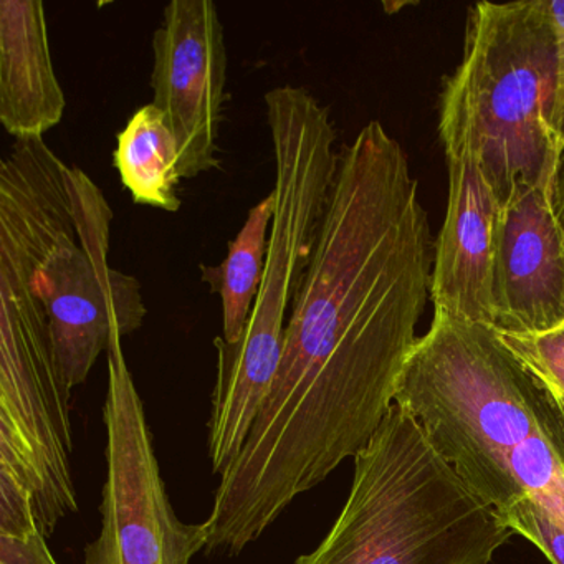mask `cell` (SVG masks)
<instances>
[{
	"instance_id": "obj_1",
	"label": "cell",
	"mask_w": 564,
	"mask_h": 564,
	"mask_svg": "<svg viewBox=\"0 0 564 564\" xmlns=\"http://www.w3.org/2000/svg\"><path fill=\"white\" fill-rule=\"evenodd\" d=\"M431 239L404 148L369 121L338 151L275 382L214 495L232 533L259 540L371 441L419 341Z\"/></svg>"
},
{
	"instance_id": "obj_2",
	"label": "cell",
	"mask_w": 564,
	"mask_h": 564,
	"mask_svg": "<svg viewBox=\"0 0 564 564\" xmlns=\"http://www.w3.org/2000/svg\"><path fill=\"white\" fill-rule=\"evenodd\" d=\"M394 404L500 517L531 500L564 530L563 421L497 329L434 312Z\"/></svg>"
},
{
	"instance_id": "obj_3",
	"label": "cell",
	"mask_w": 564,
	"mask_h": 564,
	"mask_svg": "<svg viewBox=\"0 0 564 564\" xmlns=\"http://www.w3.org/2000/svg\"><path fill=\"white\" fill-rule=\"evenodd\" d=\"M275 160V213L262 285L239 345L216 339L217 378L209 419V458L224 475L246 447L279 372L286 316L308 265L338 167L328 108L306 88L265 94Z\"/></svg>"
},
{
	"instance_id": "obj_4",
	"label": "cell",
	"mask_w": 564,
	"mask_h": 564,
	"mask_svg": "<svg viewBox=\"0 0 564 564\" xmlns=\"http://www.w3.org/2000/svg\"><path fill=\"white\" fill-rule=\"evenodd\" d=\"M513 534L394 404L355 455L332 530L293 564H490Z\"/></svg>"
},
{
	"instance_id": "obj_5",
	"label": "cell",
	"mask_w": 564,
	"mask_h": 564,
	"mask_svg": "<svg viewBox=\"0 0 564 564\" xmlns=\"http://www.w3.org/2000/svg\"><path fill=\"white\" fill-rule=\"evenodd\" d=\"M554 39L546 0L468 9L464 57L452 77L470 100L485 177L501 206L517 183L557 176L550 128Z\"/></svg>"
},
{
	"instance_id": "obj_6",
	"label": "cell",
	"mask_w": 564,
	"mask_h": 564,
	"mask_svg": "<svg viewBox=\"0 0 564 564\" xmlns=\"http://www.w3.org/2000/svg\"><path fill=\"white\" fill-rule=\"evenodd\" d=\"M72 389L55 358L44 300L32 290L0 296V468L34 495L39 528L54 536L77 513L72 475Z\"/></svg>"
},
{
	"instance_id": "obj_7",
	"label": "cell",
	"mask_w": 564,
	"mask_h": 564,
	"mask_svg": "<svg viewBox=\"0 0 564 564\" xmlns=\"http://www.w3.org/2000/svg\"><path fill=\"white\" fill-rule=\"evenodd\" d=\"M121 341L113 336L107 351V478L101 531L85 546V564H191L206 551L209 530L183 523L174 511Z\"/></svg>"
},
{
	"instance_id": "obj_8",
	"label": "cell",
	"mask_w": 564,
	"mask_h": 564,
	"mask_svg": "<svg viewBox=\"0 0 564 564\" xmlns=\"http://www.w3.org/2000/svg\"><path fill=\"white\" fill-rule=\"evenodd\" d=\"M74 191L77 220L35 270L55 358L70 389L87 381L113 336L138 332L148 315L140 282L108 260L110 203L80 167H74Z\"/></svg>"
},
{
	"instance_id": "obj_9",
	"label": "cell",
	"mask_w": 564,
	"mask_h": 564,
	"mask_svg": "<svg viewBox=\"0 0 564 564\" xmlns=\"http://www.w3.org/2000/svg\"><path fill=\"white\" fill-rule=\"evenodd\" d=\"M438 137L448 167L447 214L434 242V312L491 326L494 262L501 203L485 177L470 100L452 75L438 101Z\"/></svg>"
},
{
	"instance_id": "obj_10",
	"label": "cell",
	"mask_w": 564,
	"mask_h": 564,
	"mask_svg": "<svg viewBox=\"0 0 564 564\" xmlns=\"http://www.w3.org/2000/svg\"><path fill=\"white\" fill-rule=\"evenodd\" d=\"M153 104L166 115L180 144L183 180L219 167L227 48L217 6L173 0L153 35Z\"/></svg>"
},
{
	"instance_id": "obj_11",
	"label": "cell",
	"mask_w": 564,
	"mask_h": 564,
	"mask_svg": "<svg viewBox=\"0 0 564 564\" xmlns=\"http://www.w3.org/2000/svg\"><path fill=\"white\" fill-rule=\"evenodd\" d=\"M556 177L517 183L501 206L494 262V328L536 335L564 326V229Z\"/></svg>"
},
{
	"instance_id": "obj_12",
	"label": "cell",
	"mask_w": 564,
	"mask_h": 564,
	"mask_svg": "<svg viewBox=\"0 0 564 564\" xmlns=\"http://www.w3.org/2000/svg\"><path fill=\"white\" fill-rule=\"evenodd\" d=\"M47 28L39 0L0 2V123L18 141L44 138L67 108Z\"/></svg>"
},
{
	"instance_id": "obj_13",
	"label": "cell",
	"mask_w": 564,
	"mask_h": 564,
	"mask_svg": "<svg viewBox=\"0 0 564 564\" xmlns=\"http://www.w3.org/2000/svg\"><path fill=\"white\" fill-rule=\"evenodd\" d=\"M115 167L134 203L177 213L181 209L180 144L166 115L144 105L118 133Z\"/></svg>"
},
{
	"instance_id": "obj_14",
	"label": "cell",
	"mask_w": 564,
	"mask_h": 564,
	"mask_svg": "<svg viewBox=\"0 0 564 564\" xmlns=\"http://www.w3.org/2000/svg\"><path fill=\"white\" fill-rule=\"evenodd\" d=\"M273 213L275 196L270 193L249 210L246 224L229 243L224 262L219 267L200 265L204 282L209 283L213 293L223 300L220 338L227 345H239L246 335L262 285Z\"/></svg>"
},
{
	"instance_id": "obj_15",
	"label": "cell",
	"mask_w": 564,
	"mask_h": 564,
	"mask_svg": "<svg viewBox=\"0 0 564 564\" xmlns=\"http://www.w3.org/2000/svg\"><path fill=\"white\" fill-rule=\"evenodd\" d=\"M498 336L544 392L564 398V326L536 335L498 333Z\"/></svg>"
},
{
	"instance_id": "obj_16",
	"label": "cell",
	"mask_w": 564,
	"mask_h": 564,
	"mask_svg": "<svg viewBox=\"0 0 564 564\" xmlns=\"http://www.w3.org/2000/svg\"><path fill=\"white\" fill-rule=\"evenodd\" d=\"M500 518L514 534L533 543L551 564H564V530L540 505L523 500Z\"/></svg>"
},
{
	"instance_id": "obj_17",
	"label": "cell",
	"mask_w": 564,
	"mask_h": 564,
	"mask_svg": "<svg viewBox=\"0 0 564 564\" xmlns=\"http://www.w3.org/2000/svg\"><path fill=\"white\" fill-rule=\"evenodd\" d=\"M39 530L34 495L21 478L0 468V536L24 538Z\"/></svg>"
},
{
	"instance_id": "obj_18",
	"label": "cell",
	"mask_w": 564,
	"mask_h": 564,
	"mask_svg": "<svg viewBox=\"0 0 564 564\" xmlns=\"http://www.w3.org/2000/svg\"><path fill=\"white\" fill-rule=\"evenodd\" d=\"M546 9L554 39L553 94L547 121L564 154V0H546Z\"/></svg>"
},
{
	"instance_id": "obj_19",
	"label": "cell",
	"mask_w": 564,
	"mask_h": 564,
	"mask_svg": "<svg viewBox=\"0 0 564 564\" xmlns=\"http://www.w3.org/2000/svg\"><path fill=\"white\" fill-rule=\"evenodd\" d=\"M42 531L24 538L0 536V564H58Z\"/></svg>"
},
{
	"instance_id": "obj_20",
	"label": "cell",
	"mask_w": 564,
	"mask_h": 564,
	"mask_svg": "<svg viewBox=\"0 0 564 564\" xmlns=\"http://www.w3.org/2000/svg\"><path fill=\"white\" fill-rule=\"evenodd\" d=\"M554 213L564 229V154L561 158L560 170H557L556 184L553 194Z\"/></svg>"
},
{
	"instance_id": "obj_21",
	"label": "cell",
	"mask_w": 564,
	"mask_h": 564,
	"mask_svg": "<svg viewBox=\"0 0 564 564\" xmlns=\"http://www.w3.org/2000/svg\"><path fill=\"white\" fill-rule=\"evenodd\" d=\"M544 394L547 395V399H550L551 404H553V408L556 409L557 414H560L561 421H563L564 424V398L560 394H553V392H544Z\"/></svg>"
}]
</instances>
